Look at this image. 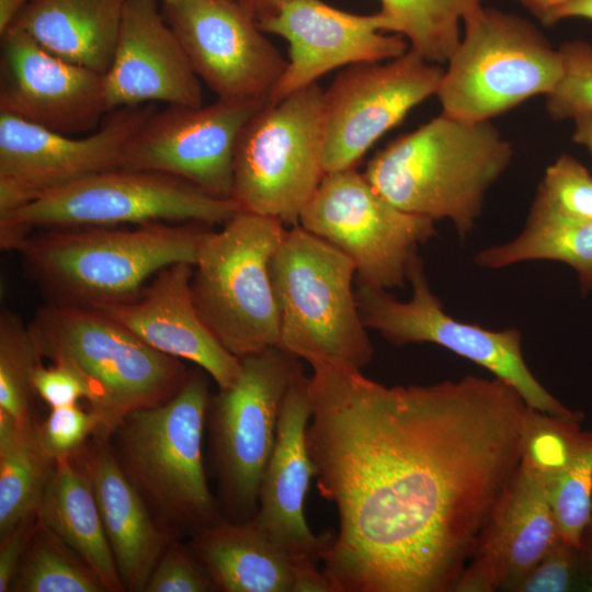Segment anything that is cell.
<instances>
[{"instance_id": "obj_33", "label": "cell", "mask_w": 592, "mask_h": 592, "mask_svg": "<svg viewBox=\"0 0 592 592\" xmlns=\"http://www.w3.org/2000/svg\"><path fill=\"white\" fill-rule=\"evenodd\" d=\"M531 215L592 219V175L572 156H559L545 171Z\"/></svg>"}, {"instance_id": "obj_20", "label": "cell", "mask_w": 592, "mask_h": 592, "mask_svg": "<svg viewBox=\"0 0 592 592\" xmlns=\"http://www.w3.org/2000/svg\"><path fill=\"white\" fill-rule=\"evenodd\" d=\"M0 37V112L67 135L102 124L110 113L104 75L52 54L18 29Z\"/></svg>"}, {"instance_id": "obj_32", "label": "cell", "mask_w": 592, "mask_h": 592, "mask_svg": "<svg viewBox=\"0 0 592 592\" xmlns=\"http://www.w3.org/2000/svg\"><path fill=\"white\" fill-rule=\"evenodd\" d=\"M29 325L8 308L0 314V410L18 423L33 418L34 376L42 363Z\"/></svg>"}, {"instance_id": "obj_37", "label": "cell", "mask_w": 592, "mask_h": 592, "mask_svg": "<svg viewBox=\"0 0 592 592\" xmlns=\"http://www.w3.org/2000/svg\"><path fill=\"white\" fill-rule=\"evenodd\" d=\"M217 591L192 549L173 538L155 566L144 592Z\"/></svg>"}, {"instance_id": "obj_23", "label": "cell", "mask_w": 592, "mask_h": 592, "mask_svg": "<svg viewBox=\"0 0 592 592\" xmlns=\"http://www.w3.org/2000/svg\"><path fill=\"white\" fill-rule=\"evenodd\" d=\"M310 417L309 377L300 369L284 398L253 521L296 560L319 561L332 535L316 536L305 516L306 494L316 474L306 442Z\"/></svg>"}, {"instance_id": "obj_9", "label": "cell", "mask_w": 592, "mask_h": 592, "mask_svg": "<svg viewBox=\"0 0 592 592\" xmlns=\"http://www.w3.org/2000/svg\"><path fill=\"white\" fill-rule=\"evenodd\" d=\"M436 95L442 114L477 123L549 94L562 72L559 49L528 21L482 7L464 19Z\"/></svg>"}, {"instance_id": "obj_26", "label": "cell", "mask_w": 592, "mask_h": 592, "mask_svg": "<svg viewBox=\"0 0 592 592\" xmlns=\"http://www.w3.org/2000/svg\"><path fill=\"white\" fill-rule=\"evenodd\" d=\"M125 4L126 0H31L11 27L52 54L104 75Z\"/></svg>"}, {"instance_id": "obj_4", "label": "cell", "mask_w": 592, "mask_h": 592, "mask_svg": "<svg viewBox=\"0 0 592 592\" xmlns=\"http://www.w3.org/2000/svg\"><path fill=\"white\" fill-rule=\"evenodd\" d=\"M208 389L206 372L193 369L172 398L129 412L112 434L124 473L174 535L192 536L224 517L203 460Z\"/></svg>"}, {"instance_id": "obj_12", "label": "cell", "mask_w": 592, "mask_h": 592, "mask_svg": "<svg viewBox=\"0 0 592 592\" xmlns=\"http://www.w3.org/2000/svg\"><path fill=\"white\" fill-rule=\"evenodd\" d=\"M298 224L352 260L358 285L385 291L405 285L435 235L433 219L394 206L355 167L326 173Z\"/></svg>"}, {"instance_id": "obj_42", "label": "cell", "mask_w": 592, "mask_h": 592, "mask_svg": "<svg viewBox=\"0 0 592 592\" xmlns=\"http://www.w3.org/2000/svg\"><path fill=\"white\" fill-rule=\"evenodd\" d=\"M250 14L254 16L258 23L275 14L283 4L289 0H234Z\"/></svg>"}, {"instance_id": "obj_24", "label": "cell", "mask_w": 592, "mask_h": 592, "mask_svg": "<svg viewBox=\"0 0 592 592\" xmlns=\"http://www.w3.org/2000/svg\"><path fill=\"white\" fill-rule=\"evenodd\" d=\"M78 457L90 479L119 577L127 591L146 583L175 535L153 516L119 465L110 437L94 435Z\"/></svg>"}, {"instance_id": "obj_35", "label": "cell", "mask_w": 592, "mask_h": 592, "mask_svg": "<svg viewBox=\"0 0 592 592\" xmlns=\"http://www.w3.org/2000/svg\"><path fill=\"white\" fill-rule=\"evenodd\" d=\"M102 419L91 408L78 403L50 408L47 418L37 422V434L45 452L54 459L78 455L102 431Z\"/></svg>"}, {"instance_id": "obj_38", "label": "cell", "mask_w": 592, "mask_h": 592, "mask_svg": "<svg viewBox=\"0 0 592 592\" xmlns=\"http://www.w3.org/2000/svg\"><path fill=\"white\" fill-rule=\"evenodd\" d=\"M36 395L49 408L76 405L86 399L92 410L100 405V394L95 384L78 366L65 360L52 362L36 369L34 376Z\"/></svg>"}, {"instance_id": "obj_5", "label": "cell", "mask_w": 592, "mask_h": 592, "mask_svg": "<svg viewBox=\"0 0 592 592\" xmlns=\"http://www.w3.org/2000/svg\"><path fill=\"white\" fill-rule=\"evenodd\" d=\"M271 276L280 349L309 364L331 361L362 371L372 361L374 349L353 291L356 267L350 258L296 224L285 230Z\"/></svg>"}, {"instance_id": "obj_15", "label": "cell", "mask_w": 592, "mask_h": 592, "mask_svg": "<svg viewBox=\"0 0 592 592\" xmlns=\"http://www.w3.org/2000/svg\"><path fill=\"white\" fill-rule=\"evenodd\" d=\"M443 73L411 48L386 62L345 67L323 91L325 172L354 168L385 133L436 94Z\"/></svg>"}, {"instance_id": "obj_30", "label": "cell", "mask_w": 592, "mask_h": 592, "mask_svg": "<svg viewBox=\"0 0 592 592\" xmlns=\"http://www.w3.org/2000/svg\"><path fill=\"white\" fill-rule=\"evenodd\" d=\"M533 260H551L571 266L583 294L592 289V219L531 215L514 239L478 252L475 262L501 269Z\"/></svg>"}, {"instance_id": "obj_13", "label": "cell", "mask_w": 592, "mask_h": 592, "mask_svg": "<svg viewBox=\"0 0 592 592\" xmlns=\"http://www.w3.org/2000/svg\"><path fill=\"white\" fill-rule=\"evenodd\" d=\"M408 281L412 297L407 301L397 300L385 289L358 285L356 301L367 329L396 345L428 342L443 346L510 384L531 408L558 418L583 419L582 412L566 407L531 372L517 329L489 330L449 316L431 291L419 257Z\"/></svg>"}, {"instance_id": "obj_41", "label": "cell", "mask_w": 592, "mask_h": 592, "mask_svg": "<svg viewBox=\"0 0 592 592\" xmlns=\"http://www.w3.org/2000/svg\"><path fill=\"white\" fill-rule=\"evenodd\" d=\"M544 25L560 21L561 12L574 0H519Z\"/></svg>"}, {"instance_id": "obj_2", "label": "cell", "mask_w": 592, "mask_h": 592, "mask_svg": "<svg viewBox=\"0 0 592 592\" xmlns=\"http://www.w3.org/2000/svg\"><path fill=\"white\" fill-rule=\"evenodd\" d=\"M207 226L157 221L132 229H45L13 250L47 303L100 309L137 299L145 282L170 264L194 265Z\"/></svg>"}, {"instance_id": "obj_8", "label": "cell", "mask_w": 592, "mask_h": 592, "mask_svg": "<svg viewBox=\"0 0 592 592\" xmlns=\"http://www.w3.org/2000/svg\"><path fill=\"white\" fill-rule=\"evenodd\" d=\"M240 210L178 178L118 167L102 171L0 214V246L13 250L31 232L56 228L148 223L225 224Z\"/></svg>"}, {"instance_id": "obj_45", "label": "cell", "mask_w": 592, "mask_h": 592, "mask_svg": "<svg viewBox=\"0 0 592 592\" xmlns=\"http://www.w3.org/2000/svg\"><path fill=\"white\" fill-rule=\"evenodd\" d=\"M572 139L589 149L592 155V116L583 115L574 118Z\"/></svg>"}, {"instance_id": "obj_16", "label": "cell", "mask_w": 592, "mask_h": 592, "mask_svg": "<svg viewBox=\"0 0 592 592\" xmlns=\"http://www.w3.org/2000/svg\"><path fill=\"white\" fill-rule=\"evenodd\" d=\"M201 81L226 101L266 102L287 60L234 0H161Z\"/></svg>"}, {"instance_id": "obj_19", "label": "cell", "mask_w": 592, "mask_h": 592, "mask_svg": "<svg viewBox=\"0 0 592 592\" xmlns=\"http://www.w3.org/2000/svg\"><path fill=\"white\" fill-rule=\"evenodd\" d=\"M259 26L289 45L287 65L270 102L316 83L337 68L394 59L408 50L402 35L384 34L392 32V25L383 12L354 14L321 0H289Z\"/></svg>"}, {"instance_id": "obj_1", "label": "cell", "mask_w": 592, "mask_h": 592, "mask_svg": "<svg viewBox=\"0 0 592 592\" xmlns=\"http://www.w3.org/2000/svg\"><path fill=\"white\" fill-rule=\"evenodd\" d=\"M307 448L339 530L333 592H454L522 457L528 411L504 380L388 387L310 364Z\"/></svg>"}, {"instance_id": "obj_29", "label": "cell", "mask_w": 592, "mask_h": 592, "mask_svg": "<svg viewBox=\"0 0 592 592\" xmlns=\"http://www.w3.org/2000/svg\"><path fill=\"white\" fill-rule=\"evenodd\" d=\"M55 462L33 418L18 423L0 410V538L36 519Z\"/></svg>"}, {"instance_id": "obj_3", "label": "cell", "mask_w": 592, "mask_h": 592, "mask_svg": "<svg viewBox=\"0 0 592 592\" xmlns=\"http://www.w3.org/2000/svg\"><path fill=\"white\" fill-rule=\"evenodd\" d=\"M512 155L490 121L441 114L377 152L363 174L397 208L434 221L449 219L465 238Z\"/></svg>"}, {"instance_id": "obj_10", "label": "cell", "mask_w": 592, "mask_h": 592, "mask_svg": "<svg viewBox=\"0 0 592 592\" xmlns=\"http://www.w3.org/2000/svg\"><path fill=\"white\" fill-rule=\"evenodd\" d=\"M323 138V90L317 82L265 102L239 137L231 200L241 212L298 224L326 174Z\"/></svg>"}, {"instance_id": "obj_22", "label": "cell", "mask_w": 592, "mask_h": 592, "mask_svg": "<svg viewBox=\"0 0 592 592\" xmlns=\"http://www.w3.org/2000/svg\"><path fill=\"white\" fill-rule=\"evenodd\" d=\"M194 266L187 262L160 270L140 296L100 308L155 350L194 363L219 390L235 384L240 358L228 352L200 316L191 287Z\"/></svg>"}, {"instance_id": "obj_39", "label": "cell", "mask_w": 592, "mask_h": 592, "mask_svg": "<svg viewBox=\"0 0 592 592\" xmlns=\"http://www.w3.org/2000/svg\"><path fill=\"white\" fill-rule=\"evenodd\" d=\"M34 520L26 521L0 538V592H8L31 539Z\"/></svg>"}, {"instance_id": "obj_14", "label": "cell", "mask_w": 592, "mask_h": 592, "mask_svg": "<svg viewBox=\"0 0 592 592\" xmlns=\"http://www.w3.org/2000/svg\"><path fill=\"white\" fill-rule=\"evenodd\" d=\"M155 104L111 111L75 137L0 112V214L92 174L124 166L127 144Z\"/></svg>"}, {"instance_id": "obj_40", "label": "cell", "mask_w": 592, "mask_h": 592, "mask_svg": "<svg viewBox=\"0 0 592 592\" xmlns=\"http://www.w3.org/2000/svg\"><path fill=\"white\" fill-rule=\"evenodd\" d=\"M317 565L311 559L296 562L292 592H333L330 580Z\"/></svg>"}, {"instance_id": "obj_17", "label": "cell", "mask_w": 592, "mask_h": 592, "mask_svg": "<svg viewBox=\"0 0 592 592\" xmlns=\"http://www.w3.org/2000/svg\"><path fill=\"white\" fill-rule=\"evenodd\" d=\"M264 103L217 99L209 105L155 110L127 144L123 167L164 173L231 198L239 137Z\"/></svg>"}, {"instance_id": "obj_28", "label": "cell", "mask_w": 592, "mask_h": 592, "mask_svg": "<svg viewBox=\"0 0 592 592\" xmlns=\"http://www.w3.org/2000/svg\"><path fill=\"white\" fill-rule=\"evenodd\" d=\"M36 517L95 571L107 592L126 591L78 455L55 462Z\"/></svg>"}, {"instance_id": "obj_44", "label": "cell", "mask_w": 592, "mask_h": 592, "mask_svg": "<svg viewBox=\"0 0 592 592\" xmlns=\"http://www.w3.org/2000/svg\"><path fill=\"white\" fill-rule=\"evenodd\" d=\"M31 0H0V35L11 27Z\"/></svg>"}, {"instance_id": "obj_27", "label": "cell", "mask_w": 592, "mask_h": 592, "mask_svg": "<svg viewBox=\"0 0 592 592\" xmlns=\"http://www.w3.org/2000/svg\"><path fill=\"white\" fill-rule=\"evenodd\" d=\"M527 421L544 458L559 536L580 548L592 519V431L581 429L582 420L532 408Z\"/></svg>"}, {"instance_id": "obj_11", "label": "cell", "mask_w": 592, "mask_h": 592, "mask_svg": "<svg viewBox=\"0 0 592 592\" xmlns=\"http://www.w3.org/2000/svg\"><path fill=\"white\" fill-rule=\"evenodd\" d=\"M298 360L277 346L243 356L235 384L210 397L206 426L227 520L244 522L257 514L284 398L303 369Z\"/></svg>"}, {"instance_id": "obj_46", "label": "cell", "mask_w": 592, "mask_h": 592, "mask_svg": "<svg viewBox=\"0 0 592 592\" xmlns=\"http://www.w3.org/2000/svg\"><path fill=\"white\" fill-rule=\"evenodd\" d=\"M567 18H582L592 21V0H574L560 15V20Z\"/></svg>"}, {"instance_id": "obj_43", "label": "cell", "mask_w": 592, "mask_h": 592, "mask_svg": "<svg viewBox=\"0 0 592 592\" xmlns=\"http://www.w3.org/2000/svg\"><path fill=\"white\" fill-rule=\"evenodd\" d=\"M580 551L585 591L592 592V519L582 535Z\"/></svg>"}, {"instance_id": "obj_36", "label": "cell", "mask_w": 592, "mask_h": 592, "mask_svg": "<svg viewBox=\"0 0 592 592\" xmlns=\"http://www.w3.org/2000/svg\"><path fill=\"white\" fill-rule=\"evenodd\" d=\"M585 591L581 551L561 538L511 588L510 592Z\"/></svg>"}, {"instance_id": "obj_21", "label": "cell", "mask_w": 592, "mask_h": 592, "mask_svg": "<svg viewBox=\"0 0 592 592\" xmlns=\"http://www.w3.org/2000/svg\"><path fill=\"white\" fill-rule=\"evenodd\" d=\"M104 87L110 112L158 102L203 104L201 80L162 14L161 0H126Z\"/></svg>"}, {"instance_id": "obj_7", "label": "cell", "mask_w": 592, "mask_h": 592, "mask_svg": "<svg viewBox=\"0 0 592 592\" xmlns=\"http://www.w3.org/2000/svg\"><path fill=\"white\" fill-rule=\"evenodd\" d=\"M274 218L239 212L203 238L191 282L203 321L235 356L277 346L280 316L271 263L286 228Z\"/></svg>"}, {"instance_id": "obj_25", "label": "cell", "mask_w": 592, "mask_h": 592, "mask_svg": "<svg viewBox=\"0 0 592 592\" xmlns=\"http://www.w3.org/2000/svg\"><path fill=\"white\" fill-rule=\"evenodd\" d=\"M190 548L221 592H292L298 560L253 519L225 517L192 535Z\"/></svg>"}, {"instance_id": "obj_31", "label": "cell", "mask_w": 592, "mask_h": 592, "mask_svg": "<svg viewBox=\"0 0 592 592\" xmlns=\"http://www.w3.org/2000/svg\"><path fill=\"white\" fill-rule=\"evenodd\" d=\"M13 592H107L95 571L37 517Z\"/></svg>"}, {"instance_id": "obj_6", "label": "cell", "mask_w": 592, "mask_h": 592, "mask_svg": "<svg viewBox=\"0 0 592 592\" xmlns=\"http://www.w3.org/2000/svg\"><path fill=\"white\" fill-rule=\"evenodd\" d=\"M27 325L42 357L71 362L95 384L100 436L111 437L129 412L168 401L190 373L98 309L47 303Z\"/></svg>"}, {"instance_id": "obj_18", "label": "cell", "mask_w": 592, "mask_h": 592, "mask_svg": "<svg viewBox=\"0 0 592 592\" xmlns=\"http://www.w3.org/2000/svg\"><path fill=\"white\" fill-rule=\"evenodd\" d=\"M559 538L544 458L526 419L520 464L454 592H510Z\"/></svg>"}, {"instance_id": "obj_34", "label": "cell", "mask_w": 592, "mask_h": 592, "mask_svg": "<svg viewBox=\"0 0 592 592\" xmlns=\"http://www.w3.org/2000/svg\"><path fill=\"white\" fill-rule=\"evenodd\" d=\"M562 72L554 90L546 95V109L554 119L592 116V45L568 41L558 48Z\"/></svg>"}]
</instances>
